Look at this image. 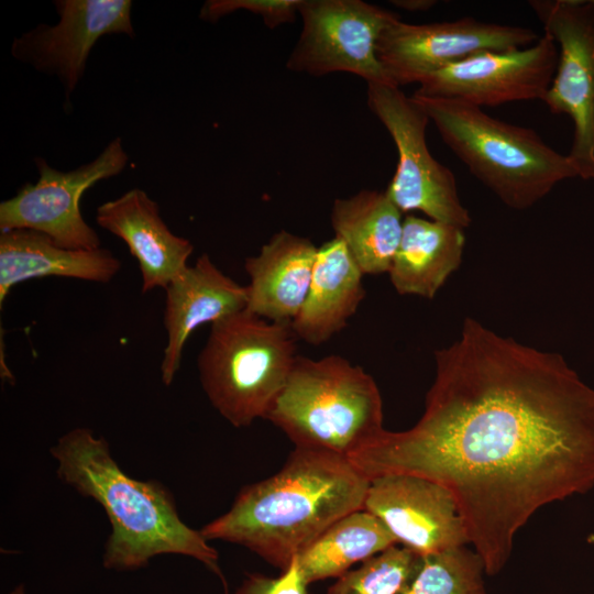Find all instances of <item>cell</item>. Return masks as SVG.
Segmentation results:
<instances>
[{"label": "cell", "instance_id": "cell-2", "mask_svg": "<svg viewBox=\"0 0 594 594\" xmlns=\"http://www.w3.org/2000/svg\"><path fill=\"white\" fill-rule=\"evenodd\" d=\"M369 486L346 457L295 447L278 472L243 486L200 532L242 546L283 572L334 521L362 509Z\"/></svg>", "mask_w": 594, "mask_h": 594}, {"label": "cell", "instance_id": "cell-8", "mask_svg": "<svg viewBox=\"0 0 594 594\" xmlns=\"http://www.w3.org/2000/svg\"><path fill=\"white\" fill-rule=\"evenodd\" d=\"M559 50L557 69L543 102L568 114L573 140L568 157L582 179H594V1L528 2Z\"/></svg>", "mask_w": 594, "mask_h": 594}, {"label": "cell", "instance_id": "cell-3", "mask_svg": "<svg viewBox=\"0 0 594 594\" xmlns=\"http://www.w3.org/2000/svg\"><path fill=\"white\" fill-rule=\"evenodd\" d=\"M50 453L57 477L97 502L108 517L106 569L134 571L157 556L178 554L198 560L223 581L218 551L200 530L183 521L173 493L158 481H140L125 473L103 437L76 427L59 437Z\"/></svg>", "mask_w": 594, "mask_h": 594}, {"label": "cell", "instance_id": "cell-9", "mask_svg": "<svg viewBox=\"0 0 594 594\" xmlns=\"http://www.w3.org/2000/svg\"><path fill=\"white\" fill-rule=\"evenodd\" d=\"M301 30L286 63L311 76L349 73L392 85L376 53L383 31L399 16L362 0H301Z\"/></svg>", "mask_w": 594, "mask_h": 594}, {"label": "cell", "instance_id": "cell-20", "mask_svg": "<svg viewBox=\"0 0 594 594\" xmlns=\"http://www.w3.org/2000/svg\"><path fill=\"white\" fill-rule=\"evenodd\" d=\"M464 229L406 216L399 246L388 272L399 295L431 299L462 261Z\"/></svg>", "mask_w": 594, "mask_h": 594}, {"label": "cell", "instance_id": "cell-4", "mask_svg": "<svg viewBox=\"0 0 594 594\" xmlns=\"http://www.w3.org/2000/svg\"><path fill=\"white\" fill-rule=\"evenodd\" d=\"M413 97L447 146L509 208L528 209L558 183L578 176L568 155L532 129L498 120L462 100Z\"/></svg>", "mask_w": 594, "mask_h": 594}, {"label": "cell", "instance_id": "cell-22", "mask_svg": "<svg viewBox=\"0 0 594 594\" xmlns=\"http://www.w3.org/2000/svg\"><path fill=\"white\" fill-rule=\"evenodd\" d=\"M387 527L364 508L354 510L329 526L297 554L308 584L340 578L358 562L397 544Z\"/></svg>", "mask_w": 594, "mask_h": 594}, {"label": "cell", "instance_id": "cell-21", "mask_svg": "<svg viewBox=\"0 0 594 594\" xmlns=\"http://www.w3.org/2000/svg\"><path fill=\"white\" fill-rule=\"evenodd\" d=\"M331 227L363 272L388 273L403 232V212L385 191L362 189L333 201Z\"/></svg>", "mask_w": 594, "mask_h": 594}, {"label": "cell", "instance_id": "cell-25", "mask_svg": "<svg viewBox=\"0 0 594 594\" xmlns=\"http://www.w3.org/2000/svg\"><path fill=\"white\" fill-rule=\"evenodd\" d=\"M300 3L301 0H208L201 7L199 16L213 23L239 10H245L261 16L268 29H275L293 22Z\"/></svg>", "mask_w": 594, "mask_h": 594}, {"label": "cell", "instance_id": "cell-14", "mask_svg": "<svg viewBox=\"0 0 594 594\" xmlns=\"http://www.w3.org/2000/svg\"><path fill=\"white\" fill-rule=\"evenodd\" d=\"M363 508L376 516L398 543L418 556L469 543L452 494L428 479L408 474L374 477Z\"/></svg>", "mask_w": 594, "mask_h": 594}, {"label": "cell", "instance_id": "cell-10", "mask_svg": "<svg viewBox=\"0 0 594 594\" xmlns=\"http://www.w3.org/2000/svg\"><path fill=\"white\" fill-rule=\"evenodd\" d=\"M128 161L120 138L113 139L94 161L68 172L36 157V183L25 184L0 204V232L26 229L50 237L62 248H101L97 232L81 215L80 198L98 182L119 175Z\"/></svg>", "mask_w": 594, "mask_h": 594}, {"label": "cell", "instance_id": "cell-1", "mask_svg": "<svg viewBox=\"0 0 594 594\" xmlns=\"http://www.w3.org/2000/svg\"><path fill=\"white\" fill-rule=\"evenodd\" d=\"M435 361L418 422L385 430L348 459L370 481L408 474L444 486L495 575L538 509L594 487V388L560 354L473 318Z\"/></svg>", "mask_w": 594, "mask_h": 594}, {"label": "cell", "instance_id": "cell-15", "mask_svg": "<svg viewBox=\"0 0 594 594\" xmlns=\"http://www.w3.org/2000/svg\"><path fill=\"white\" fill-rule=\"evenodd\" d=\"M163 323L167 344L161 377L169 386L179 370L186 341L206 323L246 309L248 290L221 272L207 253L184 268L165 288Z\"/></svg>", "mask_w": 594, "mask_h": 594}, {"label": "cell", "instance_id": "cell-19", "mask_svg": "<svg viewBox=\"0 0 594 594\" xmlns=\"http://www.w3.org/2000/svg\"><path fill=\"white\" fill-rule=\"evenodd\" d=\"M363 275L340 239L319 246L307 298L290 323L297 339L318 345L342 331L365 297Z\"/></svg>", "mask_w": 594, "mask_h": 594}, {"label": "cell", "instance_id": "cell-11", "mask_svg": "<svg viewBox=\"0 0 594 594\" xmlns=\"http://www.w3.org/2000/svg\"><path fill=\"white\" fill-rule=\"evenodd\" d=\"M532 29L484 22L471 16L413 24L400 19L381 34L376 53L394 86L417 82L470 56L532 45Z\"/></svg>", "mask_w": 594, "mask_h": 594}, {"label": "cell", "instance_id": "cell-29", "mask_svg": "<svg viewBox=\"0 0 594 594\" xmlns=\"http://www.w3.org/2000/svg\"><path fill=\"white\" fill-rule=\"evenodd\" d=\"M587 541L594 543V535H591V536L587 538Z\"/></svg>", "mask_w": 594, "mask_h": 594}, {"label": "cell", "instance_id": "cell-12", "mask_svg": "<svg viewBox=\"0 0 594 594\" xmlns=\"http://www.w3.org/2000/svg\"><path fill=\"white\" fill-rule=\"evenodd\" d=\"M558 57L556 42L544 33L530 46L480 53L438 70L421 80L414 95L458 99L481 108L543 100Z\"/></svg>", "mask_w": 594, "mask_h": 594}, {"label": "cell", "instance_id": "cell-27", "mask_svg": "<svg viewBox=\"0 0 594 594\" xmlns=\"http://www.w3.org/2000/svg\"><path fill=\"white\" fill-rule=\"evenodd\" d=\"M394 6L407 11H425L433 7L437 1L433 0H400L393 1Z\"/></svg>", "mask_w": 594, "mask_h": 594}, {"label": "cell", "instance_id": "cell-26", "mask_svg": "<svg viewBox=\"0 0 594 594\" xmlns=\"http://www.w3.org/2000/svg\"><path fill=\"white\" fill-rule=\"evenodd\" d=\"M308 585L296 556L277 578L248 573L235 594H308Z\"/></svg>", "mask_w": 594, "mask_h": 594}, {"label": "cell", "instance_id": "cell-28", "mask_svg": "<svg viewBox=\"0 0 594 594\" xmlns=\"http://www.w3.org/2000/svg\"><path fill=\"white\" fill-rule=\"evenodd\" d=\"M8 594H25V587L24 584L21 583L18 586H15L11 592Z\"/></svg>", "mask_w": 594, "mask_h": 594}, {"label": "cell", "instance_id": "cell-16", "mask_svg": "<svg viewBox=\"0 0 594 594\" xmlns=\"http://www.w3.org/2000/svg\"><path fill=\"white\" fill-rule=\"evenodd\" d=\"M96 221L120 238L138 261L143 293L165 289L188 266L194 245L169 230L157 202L140 188L100 205Z\"/></svg>", "mask_w": 594, "mask_h": 594}, {"label": "cell", "instance_id": "cell-30", "mask_svg": "<svg viewBox=\"0 0 594 594\" xmlns=\"http://www.w3.org/2000/svg\"><path fill=\"white\" fill-rule=\"evenodd\" d=\"M594 1V0H593Z\"/></svg>", "mask_w": 594, "mask_h": 594}, {"label": "cell", "instance_id": "cell-24", "mask_svg": "<svg viewBox=\"0 0 594 594\" xmlns=\"http://www.w3.org/2000/svg\"><path fill=\"white\" fill-rule=\"evenodd\" d=\"M417 556L394 544L338 578L328 594H398Z\"/></svg>", "mask_w": 594, "mask_h": 594}, {"label": "cell", "instance_id": "cell-23", "mask_svg": "<svg viewBox=\"0 0 594 594\" xmlns=\"http://www.w3.org/2000/svg\"><path fill=\"white\" fill-rule=\"evenodd\" d=\"M484 574L477 552L460 546L417 556L398 594H486Z\"/></svg>", "mask_w": 594, "mask_h": 594}, {"label": "cell", "instance_id": "cell-7", "mask_svg": "<svg viewBox=\"0 0 594 594\" xmlns=\"http://www.w3.org/2000/svg\"><path fill=\"white\" fill-rule=\"evenodd\" d=\"M366 103L393 139L398 162L385 193L404 213L420 211L429 219L465 229L471 223L457 179L438 162L426 142L430 121L421 106L399 87L369 84Z\"/></svg>", "mask_w": 594, "mask_h": 594}, {"label": "cell", "instance_id": "cell-6", "mask_svg": "<svg viewBox=\"0 0 594 594\" xmlns=\"http://www.w3.org/2000/svg\"><path fill=\"white\" fill-rule=\"evenodd\" d=\"M297 340L290 323L246 309L213 322L197 358L212 407L237 428L266 419L298 356Z\"/></svg>", "mask_w": 594, "mask_h": 594}, {"label": "cell", "instance_id": "cell-5", "mask_svg": "<svg viewBox=\"0 0 594 594\" xmlns=\"http://www.w3.org/2000/svg\"><path fill=\"white\" fill-rule=\"evenodd\" d=\"M295 444L349 457L374 441L383 402L374 378L341 355H298L267 417Z\"/></svg>", "mask_w": 594, "mask_h": 594}, {"label": "cell", "instance_id": "cell-18", "mask_svg": "<svg viewBox=\"0 0 594 594\" xmlns=\"http://www.w3.org/2000/svg\"><path fill=\"white\" fill-rule=\"evenodd\" d=\"M121 262L111 251L62 248L50 237L26 229L0 232V307L16 284L47 276L110 282Z\"/></svg>", "mask_w": 594, "mask_h": 594}, {"label": "cell", "instance_id": "cell-13", "mask_svg": "<svg viewBox=\"0 0 594 594\" xmlns=\"http://www.w3.org/2000/svg\"><path fill=\"white\" fill-rule=\"evenodd\" d=\"M54 6L58 22L38 24L15 37L11 54L38 72L55 76L68 102L97 41L109 34L134 35L132 1L57 0Z\"/></svg>", "mask_w": 594, "mask_h": 594}, {"label": "cell", "instance_id": "cell-17", "mask_svg": "<svg viewBox=\"0 0 594 594\" xmlns=\"http://www.w3.org/2000/svg\"><path fill=\"white\" fill-rule=\"evenodd\" d=\"M317 251L307 238L276 232L257 255L244 262L250 278L246 310L270 321L292 323L307 298Z\"/></svg>", "mask_w": 594, "mask_h": 594}]
</instances>
